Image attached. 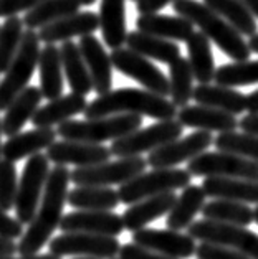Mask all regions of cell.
<instances>
[{"mask_svg":"<svg viewBox=\"0 0 258 259\" xmlns=\"http://www.w3.org/2000/svg\"><path fill=\"white\" fill-rule=\"evenodd\" d=\"M245 107L250 111V114H258V90L245 98Z\"/></svg>","mask_w":258,"mask_h":259,"instance_id":"obj_50","label":"cell"},{"mask_svg":"<svg viewBox=\"0 0 258 259\" xmlns=\"http://www.w3.org/2000/svg\"><path fill=\"white\" fill-rule=\"evenodd\" d=\"M68 183H70V170L66 167L55 165L50 168L39 210L20 238V243L17 244L20 256L39 254L40 249L50 241L53 231L60 228L68 197Z\"/></svg>","mask_w":258,"mask_h":259,"instance_id":"obj_1","label":"cell"},{"mask_svg":"<svg viewBox=\"0 0 258 259\" xmlns=\"http://www.w3.org/2000/svg\"><path fill=\"white\" fill-rule=\"evenodd\" d=\"M80 7L81 4L78 0H45V2H42L25 14V17L22 18L23 27L33 31L40 30L50 23L61 20V18L78 14Z\"/></svg>","mask_w":258,"mask_h":259,"instance_id":"obj_35","label":"cell"},{"mask_svg":"<svg viewBox=\"0 0 258 259\" xmlns=\"http://www.w3.org/2000/svg\"><path fill=\"white\" fill-rule=\"evenodd\" d=\"M50 254L78 256L94 259H113L118 256L121 244L115 236H98L86 233H63L48 243Z\"/></svg>","mask_w":258,"mask_h":259,"instance_id":"obj_12","label":"cell"},{"mask_svg":"<svg viewBox=\"0 0 258 259\" xmlns=\"http://www.w3.org/2000/svg\"><path fill=\"white\" fill-rule=\"evenodd\" d=\"M171 2L174 4L175 0H139L136 4V9L141 15H151V14H157V12L162 10Z\"/></svg>","mask_w":258,"mask_h":259,"instance_id":"obj_47","label":"cell"},{"mask_svg":"<svg viewBox=\"0 0 258 259\" xmlns=\"http://www.w3.org/2000/svg\"><path fill=\"white\" fill-rule=\"evenodd\" d=\"M205 205V193L202 187L199 185H189L184 188V192L177 197L172 210L167 213L166 225L169 230L180 231L187 230L194 223V218L197 217L199 211H202Z\"/></svg>","mask_w":258,"mask_h":259,"instance_id":"obj_29","label":"cell"},{"mask_svg":"<svg viewBox=\"0 0 258 259\" xmlns=\"http://www.w3.org/2000/svg\"><path fill=\"white\" fill-rule=\"evenodd\" d=\"M245 94L240 91H235L234 88H225L218 84H199L194 88L192 99H196L199 106L212 107V109L224 111L227 114L238 116L245 107Z\"/></svg>","mask_w":258,"mask_h":259,"instance_id":"obj_27","label":"cell"},{"mask_svg":"<svg viewBox=\"0 0 258 259\" xmlns=\"http://www.w3.org/2000/svg\"><path fill=\"white\" fill-rule=\"evenodd\" d=\"M175 200H177L175 193H162L157 195V197H151L131 205L121 217L124 230L136 233L146 228V225L153 223V221L159 220L161 217H164V214L171 211Z\"/></svg>","mask_w":258,"mask_h":259,"instance_id":"obj_23","label":"cell"},{"mask_svg":"<svg viewBox=\"0 0 258 259\" xmlns=\"http://www.w3.org/2000/svg\"><path fill=\"white\" fill-rule=\"evenodd\" d=\"M126 45H128V50L144 56V58L166 63V65H171L177 58H180V48L177 43L141 33V31H131V33H128Z\"/></svg>","mask_w":258,"mask_h":259,"instance_id":"obj_32","label":"cell"},{"mask_svg":"<svg viewBox=\"0 0 258 259\" xmlns=\"http://www.w3.org/2000/svg\"><path fill=\"white\" fill-rule=\"evenodd\" d=\"M186 170L192 177H205V179L222 177V179L258 182V163L220 150L197 155L187 163Z\"/></svg>","mask_w":258,"mask_h":259,"instance_id":"obj_11","label":"cell"},{"mask_svg":"<svg viewBox=\"0 0 258 259\" xmlns=\"http://www.w3.org/2000/svg\"><path fill=\"white\" fill-rule=\"evenodd\" d=\"M15 252H17V244L14 243V239H7V238L0 236V257L14 256Z\"/></svg>","mask_w":258,"mask_h":259,"instance_id":"obj_49","label":"cell"},{"mask_svg":"<svg viewBox=\"0 0 258 259\" xmlns=\"http://www.w3.org/2000/svg\"><path fill=\"white\" fill-rule=\"evenodd\" d=\"M182 125L177 119L172 121H159L157 124L149 125L146 129H137L133 134L118 139L111 144V155L118 159L124 157H141V154L154 152V150L164 147L166 144L175 141L182 136Z\"/></svg>","mask_w":258,"mask_h":259,"instance_id":"obj_9","label":"cell"},{"mask_svg":"<svg viewBox=\"0 0 258 259\" xmlns=\"http://www.w3.org/2000/svg\"><path fill=\"white\" fill-rule=\"evenodd\" d=\"M148 167L146 159L142 157H124L116 162H104L94 167L75 168L70 172V182L77 187H111L124 185L141 175Z\"/></svg>","mask_w":258,"mask_h":259,"instance_id":"obj_10","label":"cell"},{"mask_svg":"<svg viewBox=\"0 0 258 259\" xmlns=\"http://www.w3.org/2000/svg\"><path fill=\"white\" fill-rule=\"evenodd\" d=\"M83 114L86 119L131 114L141 117L148 116L157 121H172L177 117V107L167 98H161L146 90L119 88L88 103Z\"/></svg>","mask_w":258,"mask_h":259,"instance_id":"obj_2","label":"cell"},{"mask_svg":"<svg viewBox=\"0 0 258 259\" xmlns=\"http://www.w3.org/2000/svg\"><path fill=\"white\" fill-rule=\"evenodd\" d=\"M133 243L174 259H189L196 254L197 243L187 233L172 230L142 228L133 233Z\"/></svg>","mask_w":258,"mask_h":259,"instance_id":"obj_15","label":"cell"},{"mask_svg":"<svg viewBox=\"0 0 258 259\" xmlns=\"http://www.w3.org/2000/svg\"><path fill=\"white\" fill-rule=\"evenodd\" d=\"M78 2L81 5H86V7H88V5H93L94 2H96V0H78Z\"/></svg>","mask_w":258,"mask_h":259,"instance_id":"obj_54","label":"cell"},{"mask_svg":"<svg viewBox=\"0 0 258 259\" xmlns=\"http://www.w3.org/2000/svg\"><path fill=\"white\" fill-rule=\"evenodd\" d=\"M109 58L113 68H116L124 76L137 81V83L144 86L146 91L157 94L161 98L169 96V93H171V90H169V78L148 58L131 52L128 48L113 50Z\"/></svg>","mask_w":258,"mask_h":259,"instance_id":"obj_13","label":"cell"},{"mask_svg":"<svg viewBox=\"0 0 258 259\" xmlns=\"http://www.w3.org/2000/svg\"><path fill=\"white\" fill-rule=\"evenodd\" d=\"M169 96L175 107L189 106L194 93V74L186 58H177L169 65Z\"/></svg>","mask_w":258,"mask_h":259,"instance_id":"obj_38","label":"cell"},{"mask_svg":"<svg viewBox=\"0 0 258 259\" xmlns=\"http://www.w3.org/2000/svg\"><path fill=\"white\" fill-rule=\"evenodd\" d=\"M98 17L106 47L111 50L123 48L126 43V36H128V30H126V0H101Z\"/></svg>","mask_w":258,"mask_h":259,"instance_id":"obj_28","label":"cell"},{"mask_svg":"<svg viewBox=\"0 0 258 259\" xmlns=\"http://www.w3.org/2000/svg\"><path fill=\"white\" fill-rule=\"evenodd\" d=\"M47 157L55 165H77V168H85L108 162L111 150L99 144L60 141L47 149Z\"/></svg>","mask_w":258,"mask_h":259,"instance_id":"obj_16","label":"cell"},{"mask_svg":"<svg viewBox=\"0 0 258 259\" xmlns=\"http://www.w3.org/2000/svg\"><path fill=\"white\" fill-rule=\"evenodd\" d=\"M60 56H61V66L65 73L68 84L71 91L80 96H86L93 91L91 76L88 73V68L85 65L83 56L80 53L78 43L75 41H63L60 47Z\"/></svg>","mask_w":258,"mask_h":259,"instance_id":"obj_31","label":"cell"},{"mask_svg":"<svg viewBox=\"0 0 258 259\" xmlns=\"http://www.w3.org/2000/svg\"><path fill=\"white\" fill-rule=\"evenodd\" d=\"M213 145L220 152L235 154L258 163V137L243 132H225L213 139Z\"/></svg>","mask_w":258,"mask_h":259,"instance_id":"obj_41","label":"cell"},{"mask_svg":"<svg viewBox=\"0 0 258 259\" xmlns=\"http://www.w3.org/2000/svg\"><path fill=\"white\" fill-rule=\"evenodd\" d=\"M66 203L83 211H111L121 201L109 187H77L68 192Z\"/></svg>","mask_w":258,"mask_h":259,"instance_id":"obj_34","label":"cell"},{"mask_svg":"<svg viewBox=\"0 0 258 259\" xmlns=\"http://www.w3.org/2000/svg\"><path fill=\"white\" fill-rule=\"evenodd\" d=\"M240 2L250 10V14L258 18V0H240Z\"/></svg>","mask_w":258,"mask_h":259,"instance_id":"obj_52","label":"cell"},{"mask_svg":"<svg viewBox=\"0 0 258 259\" xmlns=\"http://www.w3.org/2000/svg\"><path fill=\"white\" fill-rule=\"evenodd\" d=\"M189 66L192 69L194 79L199 84H210L215 76V61H213L212 45L200 31H194L187 41Z\"/></svg>","mask_w":258,"mask_h":259,"instance_id":"obj_33","label":"cell"},{"mask_svg":"<svg viewBox=\"0 0 258 259\" xmlns=\"http://www.w3.org/2000/svg\"><path fill=\"white\" fill-rule=\"evenodd\" d=\"M177 121L182 127H194L204 132H234L238 127V119L224 111L205 106H186L177 111Z\"/></svg>","mask_w":258,"mask_h":259,"instance_id":"obj_20","label":"cell"},{"mask_svg":"<svg viewBox=\"0 0 258 259\" xmlns=\"http://www.w3.org/2000/svg\"><path fill=\"white\" fill-rule=\"evenodd\" d=\"M18 192V177L15 163L0 160V208L4 211L14 210Z\"/></svg>","mask_w":258,"mask_h":259,"instance_id":"obj_42","label":"cell"},{"mask_svg":"<svg viewBox=\"0 0 258 259\" xmlns=\"http://www.w3.org/2000/svg\"><path fill=\"white\" fill-rule=\"evenodd\" d=\"M60 230L63 233H86L118 238L124 231L123 218L113 211H71L63 214Z\"/></svg>","mask_w":258,"mask_h":259,"instance_id":"obj_17","label":"cell"},{"mask_svg":"<svg viewBox=\"0 0 258 259\" xmlns=\"http://www.w3.org/2000/svg\"><path fill=\"white\" fill-rule=\"evenodd\" d=\"M78 48L91 76L93 91L98 96L108 94L113 86V65L103 43L94 35H88L80 38Z\"/></svg>","mask_w":258,"mask_h":259,"instance_id":"obj_18","label":"cell"},{"mask_svg":"<svg viewBox=\"0 0 258 259\" xmlns=\"http://www.w3.org/2000/svg\"><path fill=\"white\" fill-rule=\"evenodd\" d=\"M238 129H240L243 134L258 137V114H248L242 117L240 121H238Z\"/></svg>","mask_w":258,"mask_h":259,"instance_id":"obj_48","label":"cell"},{"mask_svg":"<svg viewBox=\"0 0 258 259\" xmlns=\"http://www.w3.org/2000/svg\"><path fill=\"white\" fill-rule=\"evenodd\" d=\"M50 174V160L47 155L36 154L25 163L15 200V214L22 225H30L40 206V200L45 190Z\"/></svg>","mask_w":258,"mask_h":259,"instance_id":"obj_8","label":"cell"},{"mask_svg":"<svg viewBox=\"0 0 258 259\" xmlns=\"http://www.w3.org/2000/svg\"><path fill=\"white\" fill-rule=\"evenodd\" d=\"M213 81H215V84L225 88L255 84L258 83V60L222 65L215 69Z\"/></svg>","mask_w":258,"mask_h":259,"instance_id":"obj_39","label":"cell"},{"mask_svg":"<svg viewBox=\"0 0 258 259\" xmlns=\"http://www.w3.org/2000/svg\"><path fill=\"white\" fill-rule=\"evenodd\" d=\"M0 259H61L55 254H33V256H20V257H14V256H9V257H0Z\"/></svg>","mask_w":258,"mask_h":259,"instance_id":"obj_51","label":"cell"},{"mask_svg":"<svg viewBox=\"0 0 258 259\" xmlns=\"http://www.w3.org/2000/svg\"><path fill=\"white\" fill-rule=\"evenodd\" d=\"M99 28V17L94 12H78L61 20L50 23L47 27L40 28L39 38L45 45H55L56 41H71L75 36L94 35V31Z\"/></svg>","mask_w":258,"mask_h":259,"instance_id":"obj_19","label":"cell"},{"mask_svg":"<svg viewBox=\"0 0 258 259\" xmlns=\"http://www.w3.org/2000/svg\"><path fill=\"white\" fill-rule=\"evenodd\" d=\"M213 144L210 132L197 131L186 137L166 144L164 147L154 150L148 155V165L153 168H175L182 162H191L197 155L207 152Z\"/></svg>","mask_w":258,"mask_h":259,"instance_id":"obj_14","label":"cell"},{"mask_svg":"<svg viewBox=\"0 0 258 259\" xmlns=\"http://www.w3.org/2000/svg\"><path fill=\"white\" fill-rule=\"evenodd\" d=\"M42 99L43 96L40 93V88L28 86L27 90H23L5 109V116L2 119V134L7 137L17 136L23 125L31 121L35 112L40 109Z\"/></svg>","mask_w":258,"mask_h":259,"instance_id":"obj_25","label":"cell"},{"mask_svg":"<svg viewBox=\"0 0 258 259\" xmlns=\"http://www.w3.org/2000/svg\"><path fill=\"white\" fill-rule=\"evenodd\" d=\"M23 20L20 17L5 18L0 27V73H5L14 61L23 38Z\"/></svg>","mask_w":258,"mask_h":259,"instance_id":"obj_40","label":"cell"},{"mask_svg":"<svg viewBox=\"0 0 258 259\" xmlns=\"http://www.w3.org/2000/svg\"><path fill=\"white\" fill-rule=\"evenodd\" d=\"M45 0H0V18L18 17L20 12L27 14Z\"/></svg>","mask_w":258,"mask_h":259,"instance_id":"obj_44","label":"cell"},{"mask_svg":"<svg viewBox=\"0 0 258 259\" xmlns=\"http://www.w3.org/2000/svg\"><path fill=\"white\" fill-rule=\"evenodd\" d=\"M196 256L197 259H248L242 252L212 243H199L196 249Z\"/></svg>","mask_w":258,"mask_h":259,"instance_id":"obj_43","label":"cell"},{"mask_svg":"<svg viewBox=\"0 0 258 259\" xmlns=\"http://www.w3.org/2000/svg\"><path fill=\"white\" fill-rule=\"evenodd\" d=\"M40 58V38L33 30H25L20 48L0 81V111H5L18 94L27 90Z\"/></svg>","mask_w":258,"mask_h":259,"instance_id":"obj_5","label":"cell"},{"mask_svg":"<svg viewBox=\"0 0 258 259\" xmlns=\"http://www.w3.org/2000/svg\"><path fill=\"white\" fill-rule=\"evenodd\" d=\"M247 43H248V48H250L251 53H258V33L255 36H251Z\"/></svg>","mask_w":258,"mask_h":259,"instance_id":"obj_53","label":"cell"},{"mask_svg":"<svg viewBox=\"0 0 258 259\" xmlns=\"http://www.w3.org/2000/svg\"><path fill=\"white\" fill-rule=\"evenodd\" d=\"M204 4L218 17H222L229 25H232L242 36L251 38L258 33L255 17L240 0H204Z\"/></svg>","mask_w":258,"mask_h":259,"instance_id":"obj_36","label":"cell"},{"mask_svg":"<svg viewBox=\"0 0 258 259\" xmlns=\"http://www.w3.org/2000/svg\"><path fill=\"white\" fill-rule=\"evenodd\" d=\"M191 180L192 175L184 168H154L151 172H142L119 187V201L134 205L162 193H175V190L191 185Z\"/></svg>","mask_w":258,"mask_h":259,"instance_id":"obj_6","label":"cell"},{"mask_svg":"<svg viewBox=\"0 0 258 259\" xmlns=\"http://www.w3.org/2000/svg\"><path fill=\"white\" fill-rule=\"evenodd\" d=\"M200 213H202L204 220L224 225L243 226V228H247L253 221V210L248 205L230 200H212L204 205Z\"/></svg>","mask_w":258,"mask_h":259,"instance_id":"obj_37","label":"cell"},{"mask_svg":"<svg viewBox=\"0 0 258 259\" xmlns=\"http://www.w3.org/2000/svg\"><path fill=\"white\" fill-rule=\"evenodd\" d=\"M23 225L17 218H12L0 208V236L7 239H17L23 236Z\"/></svg>","mask_w":258,"mask_h":259,"instance_id":"obj_46","label":"cell"},{"mask_svg":"<svg viewBox=\"0 0 258 259\" xmlns=\"http://www.w3.org/2000/svg\"><path fill=\"white\" fill-rule=\"evenodd\" d=\"M172 10L189 20L192 25L199 27V31L209 41L215 43L220 52L225 53L235 63L248 61L251 52L248 43L243 40V36L238 31L218 17L215 12H212L205 4L197 0H175L172 4Z\"/></svg>","mask_w":258,"mask_h":259,"instance_id":"obj_3","label":"cell"},{"mask_svg":"<svg viewBox=\"0 0 258 259\" xmlns=\"http://www.w3.org/2000/svg\"><path fill=\"white\" fill-rule=\"evenodd\" d=\"M253 221L258 225V205H256V208L253 210Z\"/></svg>","mask_w":258,"mask_h":259,"instance_id":"obj_56","label":"cell"},{"mask_svg":"<svg viewBox=\"0 0 258 259\" xmlns=\"http://www.w3.org/2000/svg\"><path fill=\"white\" fill-rule=\"evenodd\" d=\"M39 69H40V93L42 96L53 101L63 96V66L60 48L55 45H45L40 50L39 58Z\"/></svg>","mask_w":258,"mask_h":259,"instance_id":"obj_30","label":"cell"},{"mask_svg":"<svg viewBox=\"0 0 258 259\" xmlns=\"http://www.w3.org/2000/svg\"><path fill=\"white\" fill-rule=\"evenodd\" d=\"M113 259H118V257H113Z\"/></svg>","mask_w":258,"mask_h":259,"instance_id":"obj_59","label":"cell"},{"mask_svg":"<svg viewBox=\"0 0 258 259\" xmlns=\"http://www.w3.org/2000/svg\"><path fill=\"white\" fill-rule=\"evenodd\" d=\"M187 235L196 241L220 244L242 252L248 259H258V235L243 226L199 220L189 226Z\"/></svg>","mask_w":258,"mask_h":259,"instance_id":"obj_7","label":"cell"},{"mask_svg":"<svg viewBox=\"0 0 258 259\" xmlns=\"http://www.w3.org/2000/svg\"><path fill=\"white\" fill-rule=\"evenodd\" d=\"M142 117L131 114H119L99 119H85V121H70L63 122L56 129V136L63 137V141L71 142H86L99 144L108 141H118L126 136L133 134L141 129Z\"/></svg>","mask_w":258,"mask_h":259,"instance_id":"obj_4","label":"cell"},{"mask_svg":"<svg viewBox=\"0 0 258 259\" xmlns=\"http://www.w3.org/2000/svg\"><path fill=\"white\" fill-rule=\"evenodd\" d=\"M118 259H174V257L162 256L159 252L146 249V248H142V246H137L134 243H126L121 246V249H119Z\"/></svg>","mask_w":258,"mask_h":259,"instance_id":"obj_45","label":"cell"},{"mask_svg":"<svg viewBox=\"0 0 258 259\" xmlns=\"http://www.w3.org/2000/svg\"><path fill=\"white\" fill-rule=\"evenodd\" d=\"M0 136H2V121H0ZM2 139H0V160H2Z\"/></svg>","mask_w":258,"mask_h":259,"instance_id":"obj_55","label":"cell"},{"mask_svg":"<svg viewBox=\"0 0 258 259\" xmlns=\"http://www.w3.org/2000/svg\"><path fill=\"white\" fill-rule=\"evenodd\" d=\"M200 187H202L205 197H210L213 200H230L245 205H258V182L209 177Z\"/></svg>","mask_w":258,"mask_h":259,"instance_id":"obj_26","label":"cell"},{"mask_svg":"<svg viewBox=\"0 0 258 259\" xmlns=\"http://www.w3.org/2000/svg\"><path fill=\"white\" fill-rule=\"evenodd\" d=\"M75 259H94V257H75Z\"/></svg>","mask_w":258,"mask_h":259,"instance_id":"obj_57","label":"cell"},{"mask_svg":"<svg viewBox=\"0 0 258 259\" xmlns=\"http://www.w3.org/2000/svg\"><path fill=\"white\" fill-rule=\"evenodd\" d=\"M137 31L169 41H187L194 33V25L182 17L172 15H139L136 20Z\"/></svg>","mask_w":258,"mask_h":259,"instance_id":"obj_24","label":"cell"},{"mask_svg":"<svg viewBox=\"0 0 258 259\" xmlns=\"http://www.w3.org/2000/svg\"><path fill=\"white\" fill-rule=\"evenodd\" d=\"M56 142L55 129H33L27 132H18L17 136L9 137L2 145V159L15 163L22 159H30L42 150H47Z\"/></svg>","mask_w":258,"mask_h":259,"instance_id":"obj_21","label":"cell"},{"mask_svg":"<svg viewBox=\"0 0 258 259\" xmlns=\"http://www.w3.org/2000/svg\"><path fill=\"white\" fill-rule=\"evenodd\" d=\"M133 2H136V4H137V2H139V0H133Z\"/></svg>","mask_w":258,"mask_h":259,"instance_id":"obj_58","label":"cell"},{"mask_svg":"<svg viewBox=\"0 0 258 259\" xmlns=\"http://www.w3.org/2000/svg\"><path fill=\"white\" fill-rule=\"evenodd\" d=\"M86 106L88 103L85 96L75 93L65 94L42 106L31 117V124L35 125V129H53L55 125H60L75 116L83 114Z\"/></svg>","mask_w":258,"mask_h":259,"instance_id":"obj_22","label":"cell"}]
</instances>
